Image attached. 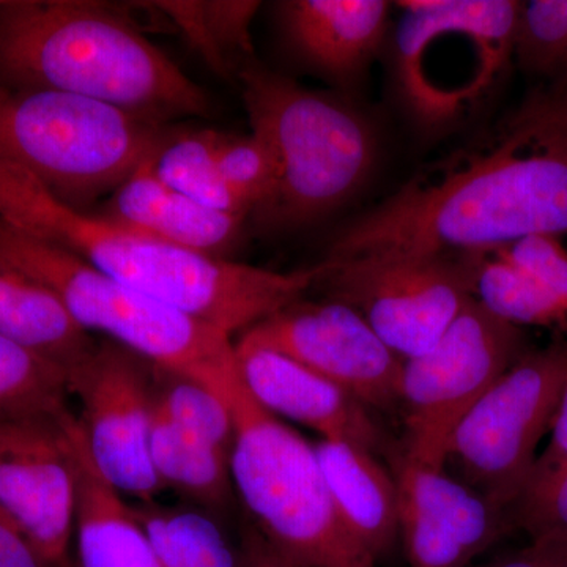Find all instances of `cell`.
Masks as SVG:
<instances>
[{
  "instance_id": "1",
  "label": "cell",
  "mask_w": 567,
  "mask_h": 567,
  "mask_svg": "<svg viewBox=\"0 0 567 567\" xmlns=\"http://www.w3.org/2000/svg\"><path fill=\"white\" fill-rule=\"evenodd\" d=\"M536 234H567V137L537 96L347 224L327 259L464 256Z\"/></svg>"
},
{
  "instance_id": "2",
  "label": "cell",
  "mask_w": 567,
  "mask_h": 567,
  "mask_svg": "<svg viewBox=\"0 0 567 567\" xmlns=\"http://www.w3.org/2000/svg\"><path fill=\"white\" fill-rule=\"evenodd\" d=\"M0 218L229 336L300 300L328 268L323 260L279 274L188 251L100 213L71 207L6 162H0Z\"/></svg>"
},
{
  "instance_id": "3",
  "label": "cell",
  "mask_w": 567,
  "mask_h": 567,
  "mask_svg": "<svg viewBox=\"0 0 567 567\" xmlns=\"http://www.w3.org/2000/svg\"><path fill=\"white\" fill-rule=\"evenodd\" d=\"M0 84L73 93L166 123L210 100L128 18L85 0L0 2Z\"/></svg>"
},
{
  "instance_id": "4",
  "label": "cell",
  "mask_w": 567,
  "mask_h": 567,
  "mask_svg": "<svg viewBox=\"0 0 567 567\" xmlns=\"http://www.w3.org/2000/svg\"><path fill=\"white\" fill-rule=\"evenodd\" d=\"M238 74L251 132L275 163L271 192L249 216L259 229H300L363 188L377 153L363 112L252 63Z\"/></svg>"
},
{
  "instance_id": "5",
  "label": "cell",
  "mask_w": 567,
  "mask_h": 567,
  "mask_svg": "<svg viewBox=\"0 0 567 567\" xmlns=\"http://www.w3.org/2000/svg\"><path fill=\"white\" fill-rule=\"evenodd\" d=\"M0 268L50 290L82 330L100 333L159 371L223 395L237 375L230 336L183 315L0 218Z\"/></svg>"
},
{
  "instance_id": "6",
  "label": "cell",
  "mask_w": 567,
  "mask_h": 567,
  "mask_svg": "<svg viewBox=\"0 0 567 567\" xmlns=\"http://www.w3.org/2000/svg\"><path fill=\"white\" fill-rule=\"evenodd\" d=\"M223 398L234 417V491L252 527L297 567H377L339 516L316 447L254 401L240 371Z\"/></svg>"
},
{
  "instance_id": "7",
  "label": "cell",
  "mask_w": 567,
  "mask_h": 567,
  "mask_svg": "<svg viewBox=\"0 0 567 567\" xmlns=\"http://www.w3.org/2000/svg\"><path fill=\"white\" fill-rule=\"evenodd\" d=\"M171 134L164 123L85 96L0 84V162L80 210L111 196Z\"/></svg>"
},
{
  "instance_id": "8",
  "label": "cell",
  "mask_w": 567,
  "mask_h": 567,
  "mask_svg": "<svg viewBox=\"0 0 567 567\" xmlns=\"http://www.w3.org/2000/svg\"><path fill=\"white\" fill-rule=\"evenodd\" d=\"M394 43L445 59L394 66L406 114L425 132L465 117L514 61L520 2L516 0H404Z\"/></svg>"
},
{
  "instance_id": "9",
  "label": "cell",
  "mask_w": 567,
  "mask_h": 567,
  "mask_svg": "<svg viewBox=\"0 0 567 567\" xmlns=\"http://www.w3.org/2000/svg\"><path fill=\"white\" fill-rule=\"evenodd\" d=\"M566 377V344L527 350L458 423L445 466L507 513L550 432Z\"/></svg>"
},
{
  "instance_id": "10",
  "label": "cell",
  "mask_w": 567,
  "mask_h": 567,
  "mask_svg": "<svg viewBox=\"0 0 567 567\" xmlns=\"http://www.w3.org/2000/svg\"><path fill=\"white\" fill-rule=\"evenodd\" d=\"M527 350L520 328L472 298L427 352L402 364L398 409L405 435L398 457L445 468L458 423Z\"/></svg>"
},
{
  "instance_id": "11",
  "label": "cell",
  "mask_w": 567,
  "mask_h": 567,
  "mask_svg": "<svg viewBox=\"0 0 567 567\" xmlns=\"http://www.w3.org/2000/svg\"><path fill=\"white\" fill-rule=\"evenodd\" d=\"M319 284L354 309L399 358L427 352L472 301L462 256L383 254L330 260Z\"/></svg>"
},
{
  "instance_id": "12",
  "label": "cell",
  "mask_w": 567,
  "mask_h": 567,
  "mask_svg": "<svg viewBox=\"0 0 567 567\" xmlns=\"http://www.w3.org/2000/svg\"><path fill=\"white\" fill-rule=\"evenodd\" d=\"M156 365L111 339L96 341L69 371V391L92 464L134 503L158 502L163 487L151 458Z\"/></svg>"
},
{
  "instance_id": "13",
  "label": "cell",
  "mask_w": 567,
  "mask_h": 567,
  "mask_svg": "<svg viewBox=\"0 0 567 567\" xmlns=\"http://www.w3.org/2000/svg\"><path fill=\"white\" fill-rule=\"evenodd\" d=\"M73 413L0 416V509L47 567H74Z\"/></svg>"
},
{
  "instance_id": "14",
  "label": "cell",
  "mask_w": 567,
  "mask_h": 567,
  "mask_svg": "<svg viewBox=\"0 0 567 567\" xmlns=\"http://www.w3.org/2000/svg\"><path fill=\"white\" fill-rule=\"evenodd\" d=\"M241 344L292 358L365 406L395 410L404 360L349 305L338 300L293 301L248 328Z\"/></svg>"
},
{
  "instance_id": "15",
  "label": "cell",
  "mask_w": 567,
  "mask_h": 567,
  "mask_svg": "<svg viewBox=\"0 0 567 567\" xmlns=\"http://www.w3.org/2000/svg\"><path fill=\"white\" fill-rule=\"evenodd\" d=\"M394 462L399 536L410 567H466L511 532L505 509L446 468Z\"/></svg>"
},
{
  "instance_id": "16",
  "label": "cell",
  "mask_w": 567,
  "mask_h": 567,
  "mask_svg": "<svg viewBox=\"0 0 567 567\" xmlns=\"http://www.w3.org/2000/svg\"><path fill=\"white\" fill-rule=\"evenodd\" d=\"M235 354L246 390L271 415L377 456L393 451L369 406L341 386L275 350L237 342Z\"/></svg>"
},
{
  "instance_id": "17",
  "label": "cell",
  "mask_w": 567,
  "mask_h": 567,
  "mask_svg": "<svg viewBox=\"0 0 567 567\" xmlns=\"http://www.w3.org/2000/svg\"><path fill=\"white\" fill-rule=\"evenodd\" d=\"M385 0H290L279 21L290 50L306 65L339 84L354 82L385 41Z\"/></svg>"
},
{
  "instance_id": "18",
  "label": "cell",
  "mask_w": 567,
  "mask_h": 567,
  "mask_svg": "<svg viewBox=\"0 0 567 567\" xmlns=\"http://www.w3.org/2000/svg\"><path fill=\"white\" fill-rule=\"evenodd\" d=\"M142 163L107 197L100 215L188 251L227 259L248 216L219 212L171 188Z\"/></svg>"
},
{
  "instance_id": "19",
  "label": "cell",
  "mask_w": 567,
  "mask_h": 567,
  "mask_svg": "<svg viewBox=\"0 0 567 567\" xmlns=\"http://www.w3.org/2000/svg\"><path fill=\"white\" fill-rule=\"evenodd\" d=\"M76 470L78 567H163L130 502L92 464L76 416L70 429Z\"/></svg>"
},
{
  "instance_id": "20",
  "label": "cell",
  "mask_w": 567,
  "mask_h": 567,
  "mask_svg": "<svg viewBox=\"0 0 567 567\" xmlns=\"http://www.w3.org/2000/svg\"><path fill=\"white\" fill-rule=\"evenodd\" d=\"M316 447L336 509L347 529L379 563L399 537V488L377 454L336 440Z\"/></svg>"
},
{
  "instance_id": "21",
  "label": "cell",
  "mask_w": 567,
  "mask_h": 567,
  "mask_svg": "<svg viewBox=\"0 0 567 567\" xmlns=\"http://www.w3.org/2000/svg\"><path fill=\"white\" fill-rule=\"evenodd\" d=\"M151 458L164 488H173L193 506L219 513L234 499L230 454L175 423L155 398Z\"/></svg>"
},
{
  "instance_id": "22",
  "label": "cell",
  "mask_w": 567,
  "mask_h": 567,
  "mask_svg": "<svg viewBox=\"0 0 567 567\" xmlns=\"http://www.w3.org/2000/svg\"><path fill=\"white\" fill-rule=\"evenodd\" d=\"M0 334L62 365L91 352L95 339L71 319L61 301L40 284L0 268Z\"/></svg>"
},
{
  "instance_id": "23",
  "label": "cell",
  "mask_w": 567,
  "mask_h": 567,
  "mask_svg": "<svg viewBox=\"0 0 567 567\" xmlns=\"http://www.w3.org/2000/svg\"><path fill=\"white\" fill-rule=\"evenodd\" d=\"M163 567H241L240 550L208 511L130 503Z\"/></svg>"
},
{
  "instance_id": "24",
  "label": "cell",
  "mask_w": 567,
  "mask_h": 567,
  "mask_svg": "<svg viewBox=\"0 0 567 567\" xmlns=\"http://www.w3.org/2000/svg\"><path fill=\"white\" fill-rule=\"evenodd\" d=\"M472 297L477 305L513 327H554L565 323L567 308L494 251L464 254Z\"/></svg>"
},
{
  "instance_id": "25",
  "label": "cell",
  "mask_w": 567,
  "mask_h": 567,
  "mask_svg": "<svg viewBox=\"0 0 567 567\" xmlns=\"http://www.w3.org/2000/svg\"><path fill=\"white\" fill-rule=\"evenodd\" d=\"M223 133L213 130L171 134L153 158L156 177L215 210L248 216L249 208L224 181L218 166Z\"/></svg>"
},
{
  "instance_id": "26",
  "label": "cell",
  "mask_w": 567,
  "mask_h": 567,
  "mask_svg": "<svg viewBox=\"0 0 567 567\" xmlns=\"http://www.w3.org/2000/svg\"><path fill=\"white\" fill-rule=\"evenodd\" d=\"M213 69L227 73L234 54H251L252 18L259 2H159Z\"/></svg>"
},
{
  "instance_id": "27",
  "label": "cell",
  "mask_w": 567,
  "mask_h": 567,
  "mask_svg": "<svg viewBox=\"0 0 567 567\" xmlns=\"http://www.w3.org/2000/svg\"><path fill=\"white\" fill-rule=\"evenodd\" d=\"M69 398L62 365L0 334V416L61 415Z\"/></svg>"
},
{
  "instance_id": "28",
  "label": "cell",
  "mask_w": 567,
  "mask_h": 567,
  "mask_svg": "<svg viewBox=\"0 0 567 567\" xmlns=\"http://www.w3.org/2000/svg\"><path fill=\"white\" fill-rule=\"evenodd\" d=\"M514 61L532 76L566 80L567 0L520 2Z\"/></svg>"
},
{
  "instance_id": "29",
  "label": "cell",
  "mask_w": 567,
  "mask_h": 567,
  "mask_svg": "<svg viewBox=\"0 0 567 567\" xmlns=\"http://www.w3.org/2000/svg\"><path fill=\"white\" fill-rule=\"evenodd\" d=\"M156 399L175 423L230 454L234 445V417L223 395L196 380L158 369Z\"/></svg>"
},
{
  "instance_id": "30",
  "label": "cell",
  "mask_w": 567,
  "mask_h": 567,
  "mask_svg": "<svg viewBox=\"0 0 567 567\" xmlns=\"http://www.w3.org/2000/svg\"><path fill=\"white\" fill-rule=\"evenodd\" d=\"M511 529L532 540H555L567 546V461H536L520 494L507 509Z\"/></svg>"
},
{
  "instance_id": "31",
  "label": "cell",
  "mask_w": 567,
  "mask_h": 567,
  "mask_svg": "<svg viewBox=\"0 0 567 567\" xmlns=\"http://www.w3.org/2000/svg\"><path fill=\"white\" fill-rule=\"evenodd\" d=\"M218 166L224 181L249 208V216L267 199L275 182V163L262 137L257 134H223Z\"/></svg>"
},
{
  "instance_id": "32",
  "label": "cell",
  "mask_w": 567,
  "mask_h": 567,
  "mask_svg": "<svg viewBox=\"0 0 567 567\" xmlns=\"http://www.w3.org/2000/svg\"><path fill=\"white\" fill-rule=\"evenodd\" d=\"M567 308V249L557 235L536 234L495 249Z\"/></svg>"
},
{
  "instance_id": "33",
  "label": "cell",
  "mask_w": 567,
  "mask_h": 567,
  "mask_svg": "<svg viewBox=\"0 0 567 567\" xmlns=\"http://www.w3.org/2000/svg\"><path fill=\"white\" fill-rule=\"evenodd\" d=\"M0 567H47L20 528L0 509Z\"/></svg>"
},
{
  "instance_id": "34",
  "label": "cell",
  "mask_w": 567,
  "mask_h": 567,
  "mask_svg": "<svg viewBox=\"0 0 567 567\" xmlns=\"http://www.w3.org/2000/svg\"><path fill=\"white\" fill-rule=\"evenodd\" d=\"M487 567H567V546L555 540H532L529 546Z\"/></svg>"
},
{
  "instance_id": "35",
  "label": "cell",
  "mask_w": 567,
  "mask_h": 567,
  "mask_svg": "<svg viewBox=\"0 0 567 567\" xmlns=\"http://www.w3.org/2000/svg\"><path fill=\"white\" fill-rule=\"evenodd\" d=\"M241 567H297L254 527L245 529L240 547Z\"/></svg>"
},
{
  "instance_id": "36",
  "label": "cell",
  "mask_w": 567,
  "mask_h": 567,
  "mask_svg": "<svg viewBox=\"0 0 567 567\" xmlns=\"http://www.w3.org/2000/svg\"><path fill=\"white\" fill-rule=\"evenodd\" d=\"M537 461L546 462V464L567 461V377L561 398H559L557 413L551 423L550 442Z\"/></svg>"
},
{
  "instance_id": "37",
  "label": "cell",
  "mask_w": 567,
  "mask_h": 567,
  "mask_svg": "<svg viewBox=\"0 0 567 567\" xmlns=\"http://www.w3.org/2000/svg\"><path fill=\"white\" fill-rule=\"evenodd\" d=\"M548 117L557 125L559 132L567 137V92L539 96Z\"/></svg>"
}]
</instances>
